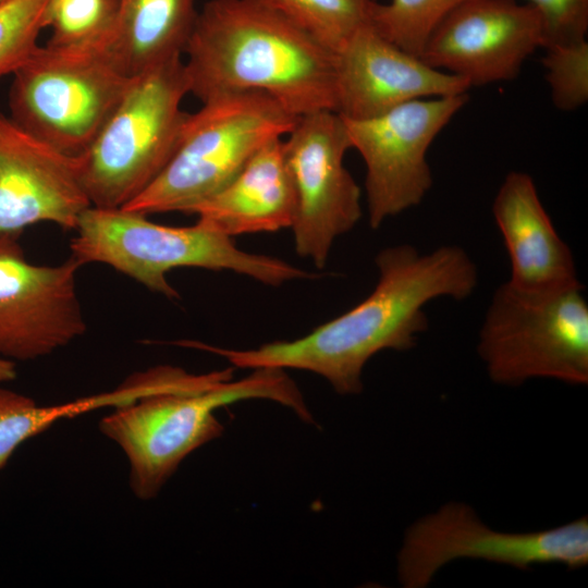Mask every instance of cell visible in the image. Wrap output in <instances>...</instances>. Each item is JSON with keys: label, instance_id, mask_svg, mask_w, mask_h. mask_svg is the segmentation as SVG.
I'll return each instance as SVG.
<instances>
[{"label": "cell", "instance_id": "6da1fadb", "mask_svg": "<svg viewBox=\"0 0 588 588\" xmlns=\"http://www.w3.org/2000/svg\"><path fill=\"white\" fill-rule=\"evenodd\" d=\"M379 279L373 291L341 316L293 341L257 348L232 350L199 341L180 346L225 358L237 368L301 369L323 377L342 395L363 391L367 362L384 350L408 351L428 329L424 307L432 299L469 297L478 283L475 262L460 246L445 245L428 254L402 244L376 257Z\"/></svg>", "mask_w": 588, "mask_h": 588}, {"label": "cell", "instance_id": "7a4b0ae2", "mask_svg": "<svg viewBox=\"0 0 588 588\" xmlns=\"http://www.w3.org/2000/svg\"><path fill=\"white\" fill-rule=\"evenodd\" d=\"M183 54L201 102L261 91L295 117L336 111L335 53L260 0L206 2Z\"/></svg>", "mask_w": 588, "mask_h": 588}, {"label": "cell", "instance_id": "3957f363", "mask_svg": "<svg viewBox=\"0 0 588 588\" xmlns=\"http://www.w3.org/2000/svg\"><path fill=\"white\" fill-rule=\"evenodd\" d=\"M264 399L292 409L313 422L295 382L280 368H257L247 377L199 392H163L142 396L99 421V430L115 442L130 462V487L136 498L157 497L182 461L221 437L224 427L215 411L240 401Z\"/></svg>", "mask_w": 588, "mask_h": 588}, {"label": "cell", "instance_id": "277c9868", "mask_svg": "<svg viewBox=\"0 0 588 588\" xmlns=\"http://www.w3.org/2000/svg\"><path fill=\"white\" fill-rule=\"evenodd\" d=\"M75 231L71 257L83 266L106 264L169 298L180 295L167 273L181 267L231 270L272 286L318 277L282 259L246 253L200 220L191 226H169L123 208L90 206Z\"/></svg>", "mask_w": 588, "mask_h": 588}, {"label": "cell", "instance_id": "5b68a950", "mask_svg": "<svg viewBox=\"0 0 588 588\" xmlns=\"http://www.w3.org/2000/svg\"><path fill=\"white\" fill-rule=\"evenodd\" d=\"M297 117L261 91L215 96L189 113L180 143L155 181L122 207L149 215L188 210L223 188L266 143Z\"/></svg>", "mask_w": 588, "mask_h": 588}, {"label": "cell", "instance_id": "8992f818", "mask_svg": "<svg viewBox=\"0 0 588 588\" xmlns=\"http://www.w3.org/2000/svg\"><path fill=\"white\" fill-rule=\"evenodd\" d=\"M182 56L134 76L120 103L79 155L90 205L122 208L147 188L173 156L188 118Z\"/></svg>", "mask_w": 588, "mask_h": 588}, {"label": "cell", "instance_id": "52a82bcc", "mask_svg": "<svg viewBox=\"0 0 588 588\" xmlns=\"http://www.w3.org/2000/svg\"><path fill=\"white\" fill-rule=\"evenodd\" d=\"M108 37L38 46L12 74L10 118L68 155L83 154L134 78L117 63Z\"/></svg>", "mask_w": 588, "mask_h": 588}, {"label": "cell", "instance_id": "ba28073f", "mask_svg": "<svg viewBox=\"0 0 588 588\" xmlns=\"http://www.w3.org/2000/svg\"><path fill=\"white\" fill-rule=\"evenodd\" d=\"M581 283L528 292L507 281L494 292L477 344L489 378L517 387L531 379L588 383V304Z\"/></svg>", "mask_w": 588, "mask_h": 588}, {"label": "cell", "instance_id": "9c48e42d", "mask_svg": "<svg viewBox=\"0 0 588 588\" xmlns=\"http://www.w3.org/2000/svg\"><path fill=\"white\" fill-rule=\"evenodd\" d=\"M464 559L520 571L541 564L583 568L588 564V517L510 532L488 526L469 504L450 501L406 529L396 558L397 579L404 588H425L442 567Z\"/></svg>", "mask_w": 588, "mask_h": 588}, {"label": "cell", "instance_id": "30bf717a", "mask_svg": "<svg viewBox=\"0 0 588 588\" xmlns=\"http://www.w3.org/2000/svg\"><path fill=\"white\" fill-rule=\"evenodd\" d=\"M283 140L294 212L296 253L323 268L333 242L362 217V192L344 157L352 148L344 119L320 110L297 117Z\"/></svg>", "mask_w": 588, "mask_h": 588}, {"label": "cell", "instance_id": "8fae6325", "mask_svg": "<svg viewBox=\"0 0 588 588\" xmlns=\"http://www.w3.org/2000/svg\"><path fill=\"white\" fill-rule=\"evenodd\" d=\"M468 101L466 94L415 99L379 115L344 119L352 148L366 166L369 224L421 203L432 185L427 151Z\"/></svg>", "mask_w": 588, "mask_h": 588}, {"label": "cell", "instance_id": "7c38bea8", "mask_svg": "<svg viewBox=\"0 0 588 588\" xmlns=\"http://www.w3.org/2000/svg\"><path fill=\"white\" fill-rule=\"evenodd\" d=\"M21 234L0 233V358L12 362L50 355L87 329L76 286L83 265L30 264Z\"/></svg>", "mask_w": 588, "mask_h": 588}, {"label": "cell", "instance_id": "4fadbf2b", "mask_svg": "<svg viewBox=\"0 0 588 588\" xmlns=\"http://www.w3.org/2000/svg\"><path fill=\"white\" fill-rule=\"evenodd\" d=\"M542 42L541 21L530 4L467 0L440 22L420 58L473 87L515 78Z\"/></svg>", "mask_w": 588, "mask_h": 588}, {"label": "cell", "instance_id": "5bb4252c", "mask_svg": "<svg viewBox=\"0 0 588 588\" xmlns=\"http://www.w3.org/2000/svg\"><path fill=\"white\" fill-rule=\"evenodd\" d=\"M90 206L79 156L57 149L0 112V233L39 222L75 230Z\"/></svg>", "mask_w": 588, "mask_h": 588}, {"label": "cell", "instance_id": "9a60e30c", "mask_svg": "<svg viewBox=\"0 0 588 588\" xmlns=\"http://www.w3.org/2000/svg\"><path fill=\"white\" fill-rule=\"evenodd\" d=\"M336 112L345 119L379 115L405 102L466 94L461 77L434 69L382 37L368 23L335 53Z\"/></svg>", "mask_w": 588, "mask_h": 588}, {"label": "cell", "instance_id": "2e32d148", "mask_svg": "<svg viewBox=\"0 0 588 588\" xmlns=\"http://www.w3.org/2000/svg\"><path fill=\"white\" fill-rule=\"evenodd\" d=\"M492 213L510 257L512 286L547 292L580 283L573 253L556 232L529 174H506Z\"/></svg>", "mask_w": 588, "mask_h": 588}, {"label": "cell", "instance_id": "e0dca14e", "mask_svg": "<svg viewBox=\"0 0 588 588\" xmlns=\"http://www.w3.org/2000/svg\"><path fill=\"white\" fill-rule=\"evenodd\" d=\"M282 144V137L266 143L223 188L187 213L230 237L290 228L294 195Z\"/></svg>", "mask_w": 588, "mask_h": 588}, {"label": "cell", "instance_id": "ac0fdd59", "mask_svg": "<svg viewBox=\"0 0 588 588\" xmlns=\"http://www.w3.org/2000/svg\"><path fill=\"white\" fill-rule=\"evenodd\" d=\"M196 0H119L108 47L131 77L182 56L198 12Z\"/></svg>", "mask_w": 588, "mask_h": 588}, {"label": "cell", "instance_id": "d6986e66", "mask_svg": "<svg viewBox=\"0 0 588 588\" xmlns=\"http://www.w3.org/2000/svg\"><path fill=\"white\" fill-rule=\"evenodd\" d=\"M336 53L369 23L372 0H260Z\"/></svg>", "mask_w": 588, "mask_h": 588}, {"label": "cell", "instance_id": "ffe728a7", "mask_svg": "<svg viewBox=\"0 0 588 588\" xmlns=\"http://www.w3.org/2000/svg\"><path fill=\"white\" fill-rule=\"evenodd\" d=\"M467 0H372L369 24L387 40L404 51L421 57L436 27Z\"/></svg>", "mask_w": 588, "mask_h": 588}, {"label": "cell", "instance_id": "44dd1931", "mask_svg": "<svg viewBox=\"0 0 588 588\" xmlns=\"http://www.w3.org/2000/svg\"><path fill=\"white\" fill-rule=\"evenodd\" d=\"M52 0H7L0 3V77L15 70L38 47Z\"/></svg>", "mask_w": 588, "mask_h": 588}, {"label": "cell", "instance_id": "7402d4cb", "mask_svg": "<svg viewBox=\"0 0 588 588\" xmlns=\"http://www.w3.org/2000/svg\"><path fill=\"white\" fill-rule=\"evenodd\" d=\"M119 0H52L47 26L48 44L75 45L107 37L115 22Z\"/></svg>", "mask_w": 588, "mask_h": 588}, {"label": "cell", "instance_id": "603a6c76", "mask_svg": "<svg viewBox=\"0 0 588 588\" xmlns=\"http://www.w3.org/2000/svg\"><path fill=\"white\" fill-rule=\"evenodd\" d=\"M544 50L542 63L553 105L562 111L580 108L588 100L587 40Z\"/></svg>", "mask_w": 588, "mask_h": 588}, {"label": "cell", "instance_id": "cb8c5ba5", "mask_svg": "<svg viewBox=\"0 0 588 588\" xmlns=\"http://www.w3.org/2000/svg\"><path fill=\"white\" fill-rule=\"evenodd\" d=\"M538 13L542 48L569 46L586 40L588 0H526Z\"/></svg>", "mask_w": 588, "mask_h": 588}, {"label": "cell", "instance_id": "d4e9b609", "mask_svg": "<svg viewBox=\"0 0 588 588\" xmlns=\"http://www.w3.org/2000/svg\"><path fill=\"white\" fill-rule=\"evenodd\" d=\"M16 378L15 364L12 360L0 358V383L12 381Z\"/></svg>", "mask_w": 588, "mask_h": 588}, {"label": "cell", "instance_id": "484cf974", "mask_svg": "<svg viewBox=\"0 0 588 588\" xmlns=\"http://www.w3.org/2000/svg\"><path fill=\"white\" fill-rule=\"evenodd\" d=\"M4 1H7V0H0V3L4 2Z\"/></svg>", "mask_w": 588, "mask_h": 588}]
</instances>
